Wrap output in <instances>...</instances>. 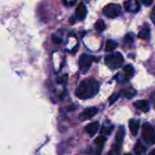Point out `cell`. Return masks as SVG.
Instances as JSON below:
<instances>
[{"mask_svg": "<svg viewBox=\"0 0 155 155\" xmlns=\"http://www.w3.org/2000/svg\"><path fill=\"white\" fill-rule=\"evenodd\" d=\"M64 2L67 6H73L74 4H76L77 0H64Z\"/></svg>", "mask_w": 155, "mask_h": 155, "instance_id": "23", "label": "cell"}, {"mask_svg": "<svg viewBox=\"0 0 155 155\" xmlns=\"http://www.w3.org/2000/svg\"><path fill=\"white\" fill-rule=\"evenodd\" d=\"M120 98V94H118V93H114V94H112V96H110V98L109 99V102H110V105H112V104H114L117 101H118V99Z\"/></svg>", "mask_w": 155, "mask_h": 155, "instance_id": "21", "label": "cell"}, {"mask_svg": "<svg viewBox=\"0 0 155 155\" xmlns=\"http://www.w3.org/2000/svg\"><path fill=\"white\" fill-rule=\"evenodd\" d=\"M103 14L110 18H115L121 14V7L118 4H108L103 8Z\"/></svg>", "mask_w": 155, "mask_h": 155, "instance_id": "4", "label": "cell"}, {"mask_svg": "<svg viewBox=\"0 0 155 155\" xmlns=\"http://www.w3.org/2000/svg\"><path fill=\"white\" fill-rule=\"evenodd\" d=\"M87 14H88V10H87L86 6L83 3H81L78 6V8L76 9V18L78 19L83 20L87 17Z\"/></svg>", "mask_w": 155, "mask_h": 155, "instance_id": "7", "label": "cell"}, {"mask_svg": "<svg viewBox=\"0 0 155 155\" xmlns=\"http://www.w3.org/2000/svg\"><path fill=\"white\" fill-rule=\"evenodd\" d=\"M150 100H151L152 103H153V104H154V106H155V92L151 94V96H150Z\"/></svg>", "mask_w": 155, "mask_h": 155, "instance_id": "27", "label": "cell"}, {"mask_svg": "<svg viewBox=\"0 0 155 155\" xmlns=\"http://www.w3.org/2000/svg\"><path fill=\"white\" fill-rule=\"evenodd\" d=\"M133 42V35L131 33H129L124 38V43L125 44H131Z\"/></svg>", "mask_w": 155, "mask_h": 155, "instance_id": "20", "label": "cell"}, {"mask_svg": "<svg viewBox=\"0 0 155 155\" xmlns=\"http://www.w3.org/2000/svg\"><path fill=\"white\" fill-rule=\"evenodd\" d=\"M141 135L143 140L148 145L155 144V132L153 128L149 123H144L141 128Z\"/></svg>", "mask_w": 155, "mask_h": 155, "instance_id": "3", "label": "cell"}, {"mask_svg": "<svg viewBox=\"0 0 155 155\" xmlns=\"http://www.w3.org/2000/svg\"><path fill=\"white\" fill-rule=\"evenodd\" d=\"M123 56L119 53H111L105 57V63L110 69H117L123 64Z\"/></svg>", "mask_w": 155, "mask_h": 155, "instance_id": "2", "label": "cell"}, {"mask_svg": "<svg viewBox=\"0 0 155 155\" xmlns=\"http://www.w3.org/2000/svg\"><path fill=\"white\" fill-rule=\"evenodd\" d=\"M145 6H150L153 3V0H141Z\"/></svg>", "mask_w": 155, "mask_h": 155, "instance_id": "24", "label": "cell"}, {"mask_svg": "<svg viewBox=\"0 0 155 155\" xmlns=\"http://www.w3.org/2000/svg\"><path fill=\"white\" fill-rule=\"evenodd\" d=\"M138 37L141 39H148L150 38V27H149V25H144V27L140 30Z\"/></svg>", "mask_w": 155, "mask_h": 155, "instance_id": "12", "label": "cell"}, {"mask_svg": "<svg viewBox=\"0 0 155 155\" xmlns=\"http://www.w3.org/2000/svg\"><path fill=\"white\" fill-rule=\"evenodd\" d=\"M135 108H137L138 110H142L143 112H148L150 110V104L147 101L145 100H141V101H137L134 103Z\"/></svg>", "mask_w": 155, "mask_h": 155, "instance_id": "10", "label": "cell"}, {"mask_svg": "<svg viewBox=\"0 0 155 155\" xmlns=\"http://www.w3.org/2000/svg\"><path fill=\"white\" fill-rule=\"evenodd\" d=\"M124 8L126 11L130 13H137L140 9L139 0H127L124 2Z\"/></svg>", "mask_w": 155, "mask_h": 155, "instance_id": "6", "label": "cell"}, {"mask_svg": "<svg viewBox=\"0 0 155 155\" xmlns=\"http://www.w3.org/2000/svg\"><path fill=\"white\" fill-rule=\"evenodd\" d=\"M139 127H140V122L138 120H130L129 121V128H130V130L132 135H134V136L137 135L138 130H139Z\"/></svg>", "mask_w": 155, "mask_h": 155, "instance_id": "11", "label": "cell"}, {"mask_svg": "<svg viewBox=\"0 0 155 155\" xmlns=\"http://www.w3.org/2000/svg\"><path fill=\"white\" fill-rule=\"evenodd\" d=\"M52 42H53L54 44H59V43L62 42V39H61L60 38L57 37L56 35H53V36H52Z\"/></svg>", "mask_w": 155, "mask_h": 155, "instance_id": "22", "label": "cell"}, {"mask_svg": "<svg viewBox=\"0 0 155 155\" xmlns=\"http://www.w3.org/2000/svg\"><path fill=\"white\" fill-rule=\"evenodd\" d=\"M124 134H125V130L122 126L120 127V129L118 130V132L116 134V137H115V140H116V142L115 144H118L120 146H121V143H122V140H123V138H124Z\"/></svg>", "mask_w": 155, "mask_h": 155, "instance_id": "13", "label": "cell"}, {"mask_svg": "<svg viewBox=\"0 0 155 155\" xmlns=\"http://www.w3.org/2000/svg\"><path fill=\"white\" fill-rule=\"evenodd\" d=\"M95 29L99 32H102L105 29V23L102 19L97 20V22L95 23Z\"/></svg>", "mask_w": 155, "mask_h": 155, "instance_id": "17", "label": "cell"}, {"mask_svg": "<svg viewBox=\"0 0 155 155\" xmlns=\"http://www.w3.org/2000/svg\"><path fill=\"white\" fill-rule=\"evenodd\" d=\"M99 126H100V123L98 122V121H95V122H92V123H90L89 125H87L86 127H85V131L91 136V137H92V136H94L95 134H96V132L98 131V130H99Z\"/></svg>", "mask_w": 155, "mask_h": 155, "instance_id": "9", "label": "cell"}, {"mask_svg": "<svg viewBox=\"0 0 155 155\" xmlns=\"http://www.w3.org/2000/svg\"><path fill=\"white\" fill-rule=\"evenodd\" d=\"M113 126H104L101 129V135H110L111 131L113 130Z\"/></svg>", "mask_w": 155, "mask_h": 155, "instance_id": "18", "label": "cell"}, {"mask_svg": "<svg viewBox=\"0 0 155 155\" xmlns=\"http://www.w3.org/2000/svg\"><path fill=\"white\" fill-rule=\"evenodd\" d=\"M149 155H155V149H153V150L149 153Z\"/></svg>", "mask_w": 155, "mask_h": 155, "instance_id": "28", "label": "cell"}, {"mask_svg": "<svg viewBox=\"0 0 155 155\" xmlns=\"http://www.w3.org/2000/svg\"><path fill=\"white\" fill-rule=\"evenodd\" d=\"M125 155H130V154H125Z\"/></svg>", "mask_w": 155, "mask_h": 155, "instance_id": "29", "label": "cell"}, {"mask_svg": "<svg viewBox=\"0 0 155 155\" xmlns=\"http://www.w3.org/2000/svg\"><path fill=\"white\" fill-rule=\"evenodd\" d=\"M106 137H104L103 135H101V136H99V137H97L96 138V140H95V144L97 145V146H100V147H103V145H104V143H105V141H106Z\"/></svg>", "mask_w": 155, "mask_h": 155, "instance_id": "19", "label": "cell"}, {"mask_svg": "<svg viewBox=\"0 0 155 155\" xmlns=\"http://www.w3.org/2000/svg\"><path fill=\"white\" fill-rule=\"evenodd\" d=\"M150 19H151V21L155 24V8H153L152 13H151V15H150Z\"/></svg>", "mask_w": 155, "mask_h": 155, "instance_id": "25", "label": "cell"}, {"mask_svg": "<svg viewBox=\"0 0 155 155\" xmlns=\"http://www.w3.org/2000/svg\"><path fill=\"white\" fill-rule=\"evenodd\" d=\"M118 44L117 42H115L114 40H111V39H109L107 42H106V51H113L116 48H117Z\"/></svg>", "mask_w": 155, "mask_h": 155, "instance_id": "16", "label": "cell"}, {"mask_svg": "<svg viewBox=\"0 0 155 155\" xmlns=\"http://www.w3.org/2000/svg\"><path fill=\"white\" fill-rule=\"evenodd\" d=\"M94 60H95V57H93V56L87 55V54L81 55L80 58V61H79V66H80L81 71L83 73L87 72L90 69V68Z\"/></svg>", "mask_w": 155, "mask_h": 155, "instance_id": "5", "label": "cell"}, {"mask_svg": "<svg viewBox=\"0 0 155 155\" xmlns=\"http://www.w3.org/2000/svg\"><path fill=\"white\" fill-rule=\"evenodd\" d=\"M134 152L136 155H143L146 152V147L140 141H137L134 146Z\"/></svg>", "mask_w": 155, "mask_h": 155, "instance_id": "14", "label": "cell"}, {"mask_svg": "<svg viewBox=\"0 0 155 155\" xmlns=\"http://www.w3.org/2000/svg\"><path fill=\"white\" fill-rule=\"evenodd\" d=\"M100 84L94 79H87L81 82L77 88L76 95L81 100H88L93 98L99 91Z\"/></svg>", "mask_w": 155, "mask_h": 155, "instance_id": "1", "label": "cell"}, {"mask_svg": "<svg viewBox=\"0 0 155 155\" xmlns=\"http://www.w3.org/2000/svg\"><path fill=\"white\" fill-rule=\"evenodd\" d=\"M123 72L125 73V80H129L130 78L133 76V73H134V68L131 65H127L126 67L123 68Z\"/></svg>", "mask_w": 155, "mask_h": 155, "instance_id": "15", "label": "cell"}, {"mask_svg": "<svg viewBox=\"0 0 155 155\" xmlns=\"http://www.w3.org/2000/svg\"><path fill=\"white\" fill-rule=\"evenodd\" d=\"M98 112V109L95 108V107H91V108H88L86 109L80 116V119L81 120H85L87 119H91L92 118L93 116H95Z\"/></svg>", "mask_w": 155, "mask_h": 155, "instance_id": "8", "label": "cell"}, {"mask_svg": "<svg viewBox=\"0 0 155 155\" xmlns=\"http://www.w3.org/2000/svg\"><path fill=\"white\" fill-rule=\"evenodd\" d=\"M123 93H124L125 95H127V97H128V98H130V97H131V96H132V95H133V94H134L135 92H134V91H131V92H128V91H124ZM132 97H133V96H132Z\"/></svg>", "mask_w": 155, "mask_h": 155, "instance_id": "26", "label": "cell"}]
</instances>
